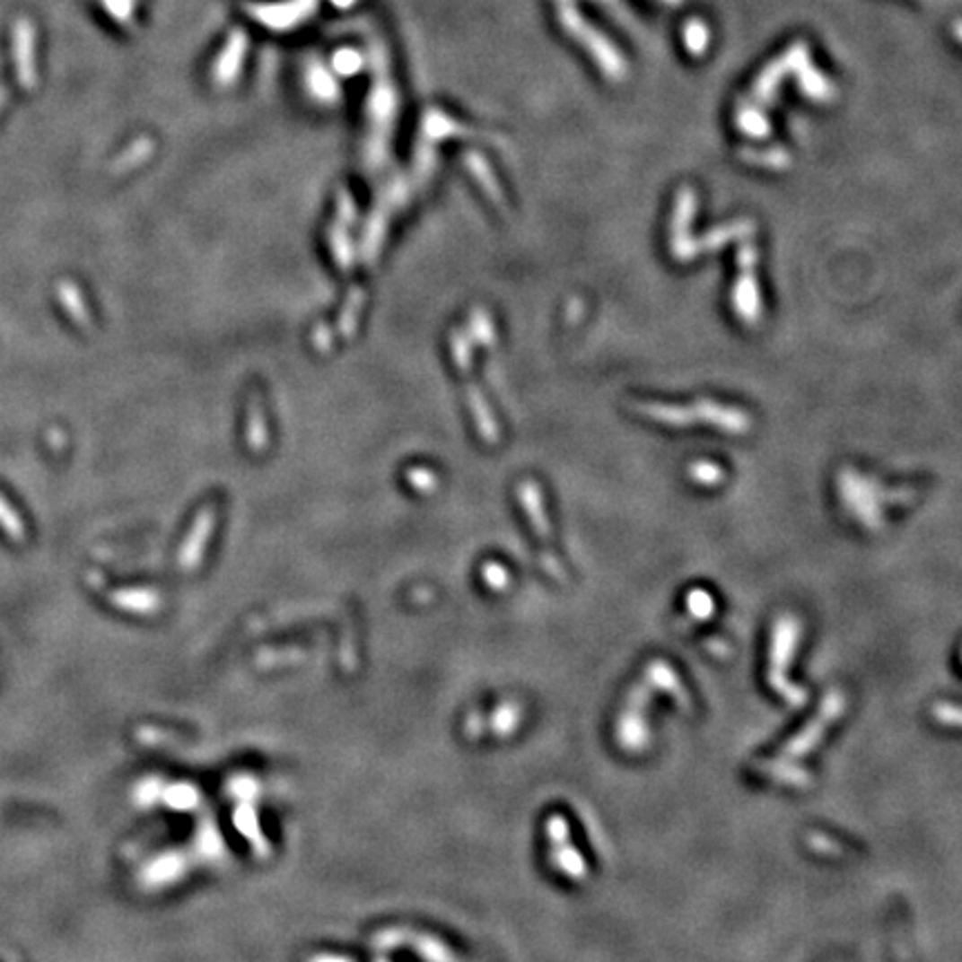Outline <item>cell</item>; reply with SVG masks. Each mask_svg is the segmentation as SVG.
I'll use <instances>...</instances> for the list:
<instances>
[{"label":"cell","mask_w":962,"mask_h":962,"mask_svg":"<svg viewBox=\"0 0 962 962\" xmlns=\"http://www.w3.org/2000/svg\"><path fill=\"white\" fill-rule=\"evenodd\" d=\"M635 413L658 421V424L684 428V425L704 424L726 434H747L753 428V417L738 406H724L713 399H697L687 406L664 404V401H635Z\"/></svg>","instance_id":"obj_1"},{"label":"cell","mask_w":962,"mask_h":962,"mask_svg":"<svg viewBox=\"0 0 962 962\" xmlns=\"http://www.w3.org/2000/svg\"><path fill=\"white\" fill-rule=\"evenodd\" d=\"M840 494L844 506L862 521L869 529H878L882 521V506H889L885 499L887 497L896 503H905L914 497V490L911 488H898V490H880L878 479H869L864 475L855 473V470L844 468L840 473Z\"/></svg>","instance_id":"obj_2"},{"label":"cell","mask_w":962,"mask_h":962,"mask_svg":"<svg viewBox=\"0 0 962 962\" xmlns=\"http://www.w3.org/2000/svg\"><path fill=\"white\" fill-rule=\"evenodd\" d=\"M738 276H735L730 305L744 326H757L762 319V297L757 285V249L753 243H744L738 252Z\"/></svg>","instance_id":"obj_3"},{"label":"cell","mask_w":962,"mask_h":962,"mask_svg":"<svg viewBox=\"0 0 962 962\" xmlns=\"http://www.w3.org/2000/svg\"><path fill=\"white\" fill-rule=\"evenodd\" d=\"M13 63H16V78L25 90H34L39 83L36 74V36L34 27L27 18H21L13 25Z\"/></svg>","instance_id":"obj_4"},{"label":"cell","mask_w":962,"mask_h":962,"mask_svg":"<svg viewBox=\"0 0 962 962\" xmlns=\"http://www.w3.org/2000/svg\"><path fill=\"white\" fill-rule=\"evenodd\" d=\"M180 873V858L177 855H163V858H156L150 867L143 871V882L150 887L168 885L172 882Z\"/></svg>","instance_id":"obj_5"},{"label":"cell","mask_w":962,"mask_h":962,"mask_svg":"<svg viewBox=\"0 0 962 962\" xmlns=\"http://www.w3.org/2000/svg\"><path fill=\"white\" fill-rule=\"evenodd\" d=\"M738 125L747 136L753 138H765L771 132L769 120L765 118V114L756 108H742L738 114Z\"/></svg>","instance_id":"obj_6"},{"label":"cell","mask_w":962,"mask_h":962,"mask_svg":"<svg viewBox=\"0 0 962 962\" xmlns=\"http://www.w3.org/2000/svg\"><path fill=\"white\" fill-rule=\"evenodd\" d=\"M112 599L118 608L134 610V613H150L156 604L154 595L145 593V590H125V593L112 595Z\"/></svg>","instance_id":"obj_7"},{"label":"cell","mask_w":962,"mask_h":962,"mask_svg":"<svg viewBox=\"0 0 962 962\" xmlns=\"http://www.w3.org/2000/svg\"><path fill=\"white\" fill-rule=\"evenodd\" d=\"M58 297L60 301H63L65 310L76 319V323L87 326V310H85V305H83V299H81V294H78V290L74 288V284H60Z\"/></svg>","instance_id":"obj_8"},{"label":"cell","mask_w":962,"mask_h":962,"mask_svg":"<svg viewBox=\"0 0 962 962\" xmlns=\"http://www.w3.org/2000/svg\"><path fill=\"white\" fill-rule=\"evenodd\" d=\"M688 475L695 484L702 485H718L724 479V470L718 464H711V461H697L688 468Z\"/></svg>","instance_id":"obj_9"},{"label":"cell","mask_w":962,"mask_h":962,"mask_svg":"<svg viewBox=\"0 0 962 962\" xmlns=\"http://www.w3.org/2000/svg\"><path fill=\"white\" fill-rule=\"evenodd\" d=\"M742 156L747 159V163H760L765 165V168H784V165H789V154H786L784 150H774V152H762V154H756L753 150L748 152H742Z\"/></svg>","instance_id":"obj_10"},{"label":"cell","mask_w":962,"mask_h":962,"mask_svg":"<svg viewBox=\"0 0 962 962\" xmlns=\"http://www.w3.org/2000/svg\"><path fill=\"white\" fill-rule=\"evenodd\" d=\"M165 802L172 809H189L194 804V791L188 784H174L165 791Z\"/></svg>","instance_id":"obj_11"},{"label":"cell","mask_w":962,"mask_h":962,"mask_svg":"<svg viewBox=\"0 0 962 962\" xmlns=\"http://www.w3.org/2000/svg\"><path fill=\"white\" fill-rule=\"evenodd\" d=\"M0 524L7 530L12 539H22V524L16 515L12 512V508L0 499Z\"/></svg>","instance_id":"obj_12"},{"label":"cell","mask_w":962,"mask_h":962,"mask_svg":"<svg viewBox=\"0 0 962 962\" xmlns=\"http://www.w3.org/2000/svg\"><path fill=\"white\" fill-rule=\"evenodd\" d=\"M687 45L691 52L700 54L702 49L706 48V30L702 22H691V25L687 27Z\"/></svg>","instance_id":"obj_13"},{"label":"cell","mask_w":962,"mask_h":962,"mask_svg":"<svg viewBox=\"0 0 962 962\" xmlns=\"http://www.w3.org/2000/svg\"><path fill=\"white\" fill-rule=\"evenodd\" d=\"M136 802L138 804H152L156 798L161 795V784L156 780H147V782H141V784L136 786Z\"/></svg>","instance_id":"obj_14"},{"label":"cell","mask_w":962,"mask_h":962,"mask_svg":"<svg viewBox=\"0 0 962 962\" xmlns=\"http://www.w3.org/2000/svg\"><path fill=\"white\" fill-rule=\"evenodd\" d=\"M103 4L109 9V13H112L117 21L120 22L129 21V9H132V3H129V0H103Z\"/></svg>","instance_id":"obj_15"},{"label":"cell","mask_w":962,"mask_h":962,"mask_svg":"<svg viewBox=\"0 0 962 962\" xmlns=\"http://www.w3.org/2000/svg\"><path fill=\"white\" fill-rule=\"evenodd\" d=\"M4 103H7V90H4V87H0V112H3Z\"/></svg>","instance_id":"obj_16"}]
</instances>
